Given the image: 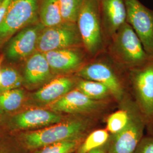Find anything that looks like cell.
<instances>
[{
    "mask_svg": "<svg viewBox=\"0 0 153 153\" xmlns=\"http://www.w3.org/2000/svg\"><path fill=\"white\" fill-rule=\"evenodd\" d=\"M90 124V120L83 117L65 119L38 130L22 131L14 138L25 150L30 152L55 143L84 138Z\"/></svg>",
    "mask_w": 153,
    "mask_h": 153,
    "instance_id": "cell-1",
    "label": "cell"
},
{
    "mask_svg": "<svg viewBox=\"0 0 153 153\" xmlns=\"http://www.w3.org/2000/svg\"><path fill=\"white\" fill-rule=\"evenodd\" d=\"M111 57L123 69L128 71L145 64L152 57L131 26L126 22L109 43Z\"/></svg>",
    "mask_w": 153,
    "mask_h": 153,
    "instance_id": "cell-2",
    "label": "cell"
},
{
    "mask_svg": "<svg viewBox=\"0 0 153 153\" xmlns=\"http://www.w3.org/2000/svg\"><path fill=\"white\" fill-rule=\"evenodd\" d=\"M76 25L83 47L91 56H95L104 48L99 0H86L79 13Z\"/></svg>",
    "mask_w": 153,
    "mask_h": 153,
    "instance_id": "cell-3",
    "label": "cell"
},
{
    "mask_svg": "<svg viewBox=\"0 0 153 153\" xmlns=\"http://www.w3.org/2000/svg\"><path fill=\"white\" fill-rule=\"evenodd\" d=\"M39 0H12L0 24V45L16 33L39 21Z\"/></svg>",
    "mask_w": 153,
    "mask_h": 153,
    "instance_id": "cell-4",
    "label": "cell"
},
{
    "mask_svg": "<svg viewBox=\"0 0 153 153\" xmlns=\"http://www.w3.org/2000/svg\"><path fill=\"white\" fill-rule=\"evenodd\" d=\"M83 46L76 23L63 22L44 27L39 37L37 51L45 53L51 51Z\"/></svg>",
    "mask_w": 153,
    "mask_h": 153,
    "instance_id": "cell-5",
    "label": "cell"
},
{
    "mask_svg": "<svg viewBox=\"0 0 153 153\" xmlns=\"http://www.w3.org/2000/svg\"><path fill=\"white\" fill-rule=\"evenodd\" d=\"M138 108L144 117L153 119V57L143 65L129 71Z\"/></svg>",
    "mask_w": 153,
    "mask_h": 153,
    "instance_id": "cell-6",
    "label": "cell"
},
{
    "mask_svg": "<svg viewBox=\"0 0 153 153\" xmlns=\"http://www.w3.org/2000/svg\"><path fill=\"white\" fill-rule=\"evenodd\" d=\"M130 109L131 117L126 128L117 134H110L107 153H134L143 137L145 118L140 110L134 107Z\"/></svg>",
    "mask_w": 153,
    "mask_h": 153,
    "instance_id": "cell-7",
    "label": "cell"
},
{
    "mask_svg": "<svg viewBox=\"0 0 153 153\" xmlns=\"http://www.w3.org/2000/svg\"><path fill=\"white\" fill-rule=\"evenodd\" d=\"M128 23L142 42L148 55L153 57V10L139 0H124Z\"/></svg>",
    "mask_w": 153,
    "mask_h": 153,
    "instance_id": "cell-8",
    "label": "cell"
},
{
    "mask_svg": "<svg viewBox=\"0 0 153 153\" xmlns=\"http://www.w3.org/2000/svg\"><path fill=\"white\" fill-rule=\"evenodd\" d=\"M65 120V117L61 114L43 107H38L29 108L12 115L8 118L6 124L11 131H31Z\"/></svg>",
    "mask_w": 153,
    "mask_h": 153,
    "instance_id": "cell-9",
    "label": "cell"
},
{
    "mask_svg": "<svg viewBox=\"0 0 153 153\" xmlns=\"http://www.w3.org/2000/svg\"><path fill=\"white\" fill-rule=\"evenodd\" d=\"M44 28L36 22L16 33L5 43V58L13 62L26 60L37 51L39 37Z\"/></svg>",
    "mask_w": 153,
    "mask_h": 153,
    "instance_id": "cell-10",
    "label": "cell"
},
{
    "mask_svg": "<svg viewBox=\"0 0 153 153\" xmlns=\"http://www.w3.org/2000/svg\"><path fill=\"white\" fill-rule=\"evenodd\" d=\"M81 78L99 82L108 88L112 96L121 101L124 97V88L117 71L109 62L96 61L85 64L76 71Z\"/></svg>",
    "mask_w": 153,
    "mask_h": 153,
    "instance_id": "cell-11",
    "label": "cell"
},
{
    "mask_svg": "<svg viewBox=\"0 0 153 153\" xmlns=\"http://www.w3.org/2000/svg\"><path fill=\"white\" fill-rule=\"evenodd\" d=\"M106 105L103 100L89 98L76 88L45 108L59 114L85 115L99 112Z\"/></svg>",
    "mask_w": 153,
    "mask_h": 153,
    "instance_id": "cell-12",
    "label": "cell"
},
{
    "mask_svg": "<svg viewBox=\"0 0 153 153\" xmlns=\"http://www.w3.org/2000/svg\"><path fill=\"white\" fill-rule=\"evenodd\" d=\"M44 54L53 75L77 71L85 65V53L80 47L54 50Z\"/></svg>",
    "mask_w": 153,
    "mask_h": 153,
    "instance_id": "cell-13",
    "label": "cell"
},
{
    "mask_svg": "<svg viewBox=\"0 0 153 153\" xmlns=\"http://www.w3.org/2000/svg\"><path fill=\"white\" fill-rule=\"evenodd\" d=\"M104 41L108 42L126 22V10L124 0H99Z\"/></svg>",
    "mask_w": 153,
    "mask_h": 153,
    "instance_id": "cell-14",
    "label": "cell"
},
{
    "mask_svg": "<svg viewBox=\"0 0 153 153\" xmlns=\"http://www.w3.org/2000/svg\"><path fill=\"white\" fill-rule=\"evenodd\" d=\"M76 84V81L69 76L53 78L30 95V102L40 107H46L73 90Z\"/></svg>",
    "mask_w": 153,
    "mask_h": 153,
    "instance_id": "cell-15",
    "label": "cell"
},
{
    "mask_svg": "<svg viewBox=\"0 0 153 153\" xmlns=\"http://www.w3.org/2000/svg\"><path fill=\"white\" fill-rule=\"evenodd\" d=\"M53 76L43 53L36 51L26 59L22 76L23 84L28 88L43 86Z\"/></svg>",
    "mask_w": 153,
    "mask_h": 153,
    "instance_id": "cell-16",
    "label": "cell"
},
{
    "mask_svg": "<svg viewBox=\"0 0 153 153\" xmlns=\"http://www.w3.org/2000/svg\"><path fill=\"white\" fill-rule=\"evenodd\" d=\"M38 17L39 21L44 27L62 23L59 0H39Z\"/></svg>",
    "mask_w": 153,
    "mask_h": 153,
    "instance_id": "cell-17",
    "label": "cell"
},
{
    "mask_svg": "<svg viewBox=\"0 0 153 153\" xmlns=\"http://www.w3.org/2000/svg\"><path fill=\"white\" fill-rule=\"evenodd\" d=\"M25 100V91L21 88L0 92V115L16 112Z\"/></svg>",
    "mask_w": 153,
    "mask_h": 153,
    "instance_id": "cell-18",
    "label": "cell"
},
{
    "mask_svg": "<svg viewBox=\"0 0 153 153\" xmlns=\"http://www.w3.org/2000/svg\"><path fill=\"white\" fill-rule=\"evenodd\" d=\"M76 88L93 100H103L112 96L108 88L103 84L82 78L76 81Z\"/></svg>",
    "mask_w": 153,
    "mask_h": 153,
    "instance_id": "cell-19",
    "label": "cell"
},
{
    "mask_svg": "<svg viewBox=\"0 0 153 153\" xmlns=\"http://www.w3.org/2000/svg\"><path fill=\"white\" fill-rule=\"evenodd\" d=\"M110 134L107 130L97 129L86 136L76 149V153H89L105 145L108 141Z\"/></svg>",
    "mask_w": 153,
    "mask_h": 153,
    "instance_id": "cell-20",
    "label": "cell"
},
{
    "mask_svg": "<svg viewBox=\"0 0 153 153\" xmlns=\"http://www.w3.org/2000/svg\"><path fill=\"white\" fill-rule=\"evenodd\" d=\"M23 84V76L16 69L5 66L2 68L0 77V92L19 88Z\"/></svg>",
    "mask_w": 153,
    "mask_h": 153,
    "instance_id": "cell-21",
    "label": "cell"
},
{
    "mask_svg": "<svg viewBox=\"0 0 153 153\" xmlns=\"http://www.w3.org/2000/svg\"><path fill=\"white\" fill-rule=\"evenodd\" d=\"M130 117V108L119 109L111 114L108 117L106 129L110 134H117L126 128L129 123Z\"/></svg>",
    "mask_w": 153,
    "mask_h": 153,
    "instance_id": "cell-22",
    "label": "cell"
},
{
    "mask_svg": "<svg viewBox=\"0 0 153 153\" xmlns=\"http://www.w3.org/2000/svg\"><path fill=\"white\" fill-rule=\"evenodd\" d=\"M84 138L71 139L57 142L28 152V153H73L81 144Z\"/></svg>",
    "mask_w": 153,
    "mask_h": 153,
    "instance_id": "cell-23",
    "label": "cell"
},
{
    "mask_svg": "<svg viewBox=\"0 0 153 153\" xmlns=\"http://www.w3.org/2000/svg\"><path fill=\"white\" fill-rule=\"evenodd\" d=\"M86 0H59L63 22L76 23Z\"/></svg>",
    "mask_w": 153,
    "mask_h": 153,
    "instance_id": "cell-24",
    "label": "cell"
},
{
    "mask_svg": "<svg viewBox=\"0 0 153 153\" xmlns=\"http://www.w3.org/2000/svg\"><path fill=\"white\" fill-rule=\"evenodd\" d=\"M0 153H28V152L22 148L14 137L0 140Z\"/></svg>",
    "mask_w": 153,
    "mask_h": 153,
    "instance_id": "cell-25",
    "label": "cell"
},
{
    "mask_svg": "<svg viewBox=\"0 0 153 153\" xmlns=\"http://www.w3.org/2000/svg\"><path fill=\"white\" fill-rule=\"evenodd\" d=\"M134 153H153V137H143Z\"/></svg>",
    "mask_w": 153,
    "mask_h": 153,
    "instance_id": "cell-26",
    "label": "cell"
},
{
    "mask_svg": "<svg viewBox=\"0 0 153 153\" xmlns=\"http://www.w3.org/2000/svg\"><path fill=\"white\" fill-rule=\"evenodd\" d=\"M12 0H4L0 6V24L4 20Z\"/></svg>",
    "mask_w": 153,
    "mask_h": 153,
    "instance_id": "cell-27",
    "label": "cell"
},
{
    "mask_svg": "<svg viewBox=\"0 0 153 153\" xmlns=\"http://www.w3.org/2000/svg\"><path fill=\"white\" fill-rule=\"evenodd\" d=\"M89 153H107V143L100 147V148H97L93 151L90 152Z\"/></svg>",
    "mask_w": 153,
    "mask_h": 153,
    "instance_id": "cell-28",
    "label": "cell"
},
{
    "mask_svg": "<svg viewBox=\"0 0 153 153\" xmlns=\"http://www.w3.org/2000/svg\"><path fill=\"white\" fill-rule=\"evenodd\" d=\"M5 59V56L4 55H2L0 56V77H1V69L2 68V63L3 61Z\"/></svg>",
    "mask_w": 153,
    "mask_h": 153,
    "instance_id": "cell-29",
    "label": "cell"
},
{
    "mask_svg": "<svg viewBox=\"0 0 153 153\" xmlns=\"http://www.w3.org/2000/svg\"><path fill=\"white\" fill-rule=\"evenodd\" d=\"M3 1H4V0H0V6H1V5H2V4Z\"/></svg>",
    "mask_w": 153,
    "mask_h": 153,
    "instance_id": "cell-30",
    "label": "cell"
},
{
    "mask_svg": "<svg viewBox=\"0 0 153 153\" xmlns=\"http://www.w3.org/2000/svg\"><path fill=\"white\" fill-rule=\"evenodd\" d=\"M0 120H1V115H0Z\"/></svg>",
    "mask_w": 153,
    "mask_h": 153,
    "instance_id": "cell-31",
    "label": "cell"
}]
</instances>
